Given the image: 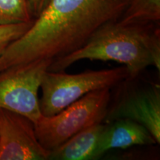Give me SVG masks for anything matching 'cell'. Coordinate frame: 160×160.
<instances>
[{
  "label": "cell",
  "mask_w": 160,
  "mask_h": 160,
  "mask_svg": "<svg viewBox=\"0 0 160 160\" xmlns=\"http://www.w3.org/2000/svg\"><path fill=\"white\" fill-rule=\"evenodd\" d=\"M50 154L39 143L31 120L0 108V160H47Z\"/></svg>",
  "instance_id": "cell-6"
},
{
  "label": "cell",
  "mask_w": 160,
  "mask_h": 160,
  "mask_svg": "<svg viewBox=\"0 0 160 160\" xmlns=\"http://www.w3.org/2000/svg\"><path fill=\"white\" fill-rule=\"evenodd\" d=\"M129 119L146 128L160 142V87L149 84L131 90L111 109L108 108L104 121Z\"/></svg>",
  "instance_id": "cell-7"
},
{
  "label": "cell",
  "mask_w": 160,
  "mask_h": 160,
  "mask_svg": "<svg viewBox=\"0 0 160 160\" xmlns=\"http://www.w3.org/2000/svg\"><path fill=\"white\" fill-rule=\"evenodd\" d=\"M160 19V0H130L119 21L128 23H157Z\"/></svg>",
  "instance_id": "cell-10"
},
{
  "label": "cell",
  "mask_w": 160,
  "mask_h": 160,
  "mask_svg": "<svg viewBox=\"0 0 160 160\" xmlns=\"http://www.w3.org/2000/svg\"><path fill=\"white\" fill-rule=\"evenodd\" d=\"M128 77L123 67L101 71H87L77 74L48 71L42 82L40 111L45 117H51L90 92L117 85Z\"/></svg>",
  "instance_id": "cell-4"
},
{
  "label": "cell",
  "mask_w": 160,
  "mask_h": 160,
  "mask_svg": "<svg viewBox=\"0 0 160 160\" xmlns=\"http://www.w3.org/2000/svg\"><path fill=\"white\" fill-rule=\"evenodd\" d=\"M157 144L143 125L129 119H117L105 124L97 148V158L113 148H128L135 145Z\"/></svg>",
  "instance_id": "cell-8"
},
{
  "label": "cell",
  "mask_w": 160,
  "mask_h": 160,
  "mask_svg": "<svg viewBox=\"0 0 160 160\" xmlns=\"http://www.w3.org/2000/svg\"><path fill=\"white\" fill-rule=\"evenodd\" d=\"M8 45V43H2L0 44V55L2 53L4 50L5 49V48L7 47V45Z\"/></svg>",
  "instance_id": "cell-14"
},
{
  "label": "cell",
  "mask_w": 160,
  "mask_h": 160,
  "mask_svg": "<svg viewBox=\"0 0 160 160\" xmlns=\"http://www.w3.org/2000/svg\"><path fill=\"white\" fill-rule=\"evenodd\" d=\"M105 127L97 123L82 130L57 148L51 151L49 159L88 160L97 159V148Z\"/></svg>",
  "instance_id": "cell-9"
},
{
  "label": "cell",
  "mask_w": 160,
  "mask_h": 160,
  "mask_svg": "<svg viewBox=\"0 0 160 160\" xmlns=\"http://www.w3.org/2000/svg\"><path fill=\"white\" fill-rule=\"evenodd\" d=\"M51 59H37L0 71V108L36 123L42 117L39 90Z\"/></svg>",
  "instance_id": "cell-5"
},
{
  "label": "cell",
  "mask_w": 160,
  "mask_h": 160,
  "mask_svg": "<svg viewBox=\"0 0 160 160\" xmlns=\"http://www.w3.org/2000/svg\"><path fill=\"white\" fill-rule=\"evenodd\" d=\"M154 23H106L92 34L82 47L53 60L50 71H62L82 59L113 61L127 68L133 80L149 66L160 70V38ZM126 79V80H127Z\"/></svg>",
  "instance_id": "cell-2"
},
{
  "label": "cell",
  "mask_w": 160,
  "mask_h": 160,
  "mask_svg": "<svg viewBox=\"0 0 160 160\" xmlns=\"http://www.w3.org/2000/svg\"><path fill=\"white\" fill-rule=\"evenodd\" d=\"M110 89L90 92L53 116L42 115L34 124L42 146L51 151L82 130L102 122L109 108Z\"/></svg>",
  "instance_id": "cell-3"
},
{
  "label": "cell",
  "mask_w": 160,
  "mask_h": 160,
  "mask_svg": "<svg viewBox=\"0 0 160 160\" xmlns=\"http://www.w3.org/2000/svg\"><path fill=\"white\" fill-rule=\"evenodd\" d=\"M32 21L28 0H0V25Z\"/></svg>",
  "instance_id": "cell-11"
},
{
  "label": "cell",
  "mask_w": 160,
  "mask_h": 160,
  "mask_svg": "<svg viewBox=\"0 0 160 160\" xmlns=\"http://www.w3.org/2000/svg\"><path fill=\"white\" fill-rule=\"evenodd\" d=\"M33 22L0 25V44L10 43L22 37L29 29Z\"/></svg>",
  "instance_id": "cell-12"
},
{
  "label": "cell",
  "mask_w": 160,
  "mask_h": 160,
  "mask_svg": "<svg viewBox=\"0 0 160 160\" xmlns=\"http://www.w3.org/2000/svg\"><path fill=\"white\" fill-rule=\"evenodd\" d=\"M130 0H50L29 29L0 55V71L37 59L55 60L87 42L106 23L121 19Z\"/></svg>",
  "instance_id": "cell-1"
},
{
  "label": "cell",
  "mask_w": 160,
  "mask_h": 160,
  "mask_svg": "<svg viewBox=\"0 0 160 160\" xmlns=\"http://www.w3.org/2000/svg\"><path fill=\"white\" fill-rule=\"evenodd\" d=\"M49 2L50 0H28L30 13L33 20L41 14Z\"/></svg>",
  "instance_id": "cell-13"
}]
</instances>
